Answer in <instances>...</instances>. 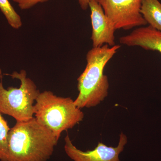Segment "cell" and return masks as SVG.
<instances>
[{
	"label": "cell",
	"mask_w": 161,
	"mask_h": 161,
	"mask_svg": "<svg viewBox=\"0 0 161 161\" xmlns=\"http://www.w3.org/2000/svg\"><path fill=\"white\" fill-rule=\"evenodd\" d=\"M58 141L35 117L16 121L9 132L8 161H48Z\"/></svg>",
	"instance_id": "6da1fadb"
},
{
	"label": "cell",
	"mask_w": 161,
	"mask_h": 161,
	"mask_svg": "<svg viewBox=\"0 0 161 161\" xmlns=\"http://www.w3.org/2000/svg\"><path fill=\"white\" fill-rule=\"evenodd\" d=\"M120 47L119 45L105 44L93 47L87 53L86 67L78 78L79 93L74 100L79 108L96 107L108 96L109 84L104 70Z\"/></svg>",
	"instance_id": "7a4b0ae2"
},
{
	"label": "cell",
	"mask_w": 161,
	"mask_h": 161,
	"mask_svg": "<svg viewBox=\"0 0 161 161\" xmlns=\"http://www.w3.org/2000/svg\"><path fill=\"white\" fill-rule=\"evenodd\" d=\"M34 115L38 122L49 129L58 140L64 131L73 129L84 117L71 98L57 96L50 91L38 95Z\"/></svg>",
	"instance_id": "3957f363"
},
{
	"label": "cell",
	"mask_w": 161,
	"mask_h": 161,
	"mask_svg": "<svg viewBox=\"0 0 161 161\" xmlns=\"http://www.w3.org/2000/svg\"><path fill=\"white\" fill-rule=\"evenodd\" d=\"M20 80L19 88H5L0 81V112L9 115L16 121H26L34 118V103L40 93L35 82L27 78L25 70L6 74Z\"/></svg>",
	"instance_id": "277c9868"
},
{
	"label": "cell",
	"mask_w": 161,
	"mask_h": 161,
	"mask_svg": "<svg viewBox=\"0 0 161 161\" xmlns=\"http://www.w3.org/2000/svg\"><path fill=\"white\" fill-rule=\"evenodd\" d=\"M114 23L115 29L129 30L146 26L140 13L142 0H95Z\"/></svg>",
	"instance_id": "5b68a950"
},
{
	"label": "cell",
	"mask_w": 161,
	"mask_h": 161,
	"mask_svg": "<svg viewBox=\"0 0 161 161\" xmlns=\"http://www.w3.org/2000/svg\"><path fill=\"white\" fill-rule=\"evenodd\" d=\"M127 142L126 136L121 132L117 147H108L99 142L94 150L83 151L75 147L68 134L64 138V150L73 161H120L119 154Z\"/></svg>",
	"instance_id": "8992f818"
},
{
	"label": "cell",
	"mask_w": 161,
	"mask_h": 161,
	"mask_svg": "<svg viewBox=\"0 0 161 161\" xmlns=\"http://www.w3.org/2000/svg\"><path fill=\"white\" fill-rule=\"evenodd\" d=\"M91 9L93 47H100L105 44L110 47L115 45V25L104 13L102 6L95 0H91Z\"/></svg>",
	"instance_id": "52a82bcc"
},
{
	"label": "cell",
	"mask_w": 161,
	"mask_h": 161,
	"mask_svg": "<svg viewBox=\"0 0 161 161\" xmlns=\"http://www.w3.org/2000/svg\"><path fill=\"white\" fill-rule=\"evenodd\" d=\"M119 42L127 46L140 47L146 50L161 54V31L149 25L133 30L129 35L121 37Z\"/></svg>",
	"instance_id": "ba28073f"
},
{
	"label": "cell",
	"mask_w": 161,
	"mask_h": 161,
	"mask_svg": "<svg viewBox=\"0 0 161 161\" xmlns=\"http://www.w3.org/2000/svg\"><path fill=\"white\" fill-rule=\"evenodd\" d=\"M140 13L147 24L161 31V3L158 0H142Z\"/></svg>",
	"instance_id": "9c48e42d"
},
{
	"label": "cell",
	"mask_w": 161,
	"mask_h": 161,
	"mask_svg": "<svg viewBox=\"0 0 161 161\" xmlns=\"http://www.w3.org/2000/svg\"><path fill=\"white\" fill-rule=\"evenodd\" d=\"M0 10L13 28L19 29L22 27L23 23L21 17L15 10L9 0H0Z\"/></svg>",
	"instance_id": "30bf717a"
},
{
	"label": "cell",
	"mask_w": 161,
	"mask_h": 161,
	"mask_svg": "<svg viewBox=\"0 0 161 161\" xmlns=\"http://www.w3.org/2000/svg\"><path fill=\"white\" fill-rule=\"evenodd\" d=\"M10 129L0 112V161H8V136Z\"/></svg>",
	"instance_id": "8fae6325"
},
{
	"label": "cell",
	"mask_w": 161,
	"mask_h": 161,
	"mask_svg": "<svg viewBox=\"0 0 161 161\" xmlns=\"http://www.w3.org/2000/svg\"><path fill=\"white\" fill-rule=\"evenodd\" d=\"M15 3H17L19 7L21 9L25 10L30 9L38 3H43L48 0H13Z\"/></svg>",
	"instance_id": "7c38bea8"
},
{
	"label": "cell",
	"mask_w": 161,
	"mask_h": 161,
	"mask_svg": "<svg viewBox=\"0 0 161 161\" xmlns=\"http://www.w3.org/2000/svg\"><path fill=\"white\" fill-rule=\"evenodd\" d=\"M78 1L81 9L84 10H86L88 9L91 0H78Z\"/></svg>",
	"instance_id": "4fadbf2b"
},
{
	"label": "cell",
	"mask_w": 161,
	"mask_h": 161,
	"mask_svg": "<svg viewBox=\"0 0 161 161\" xmlns=\"http://www.w3.org/2000/svg\"><path fill=\"white\" fill-rule=\"evenodd\" d=\"M2 78H3V72H2V69L0 66V81L2 80Z\"/></svg>",
	"instance_id": "5bb4252c"
}]
</instances>
